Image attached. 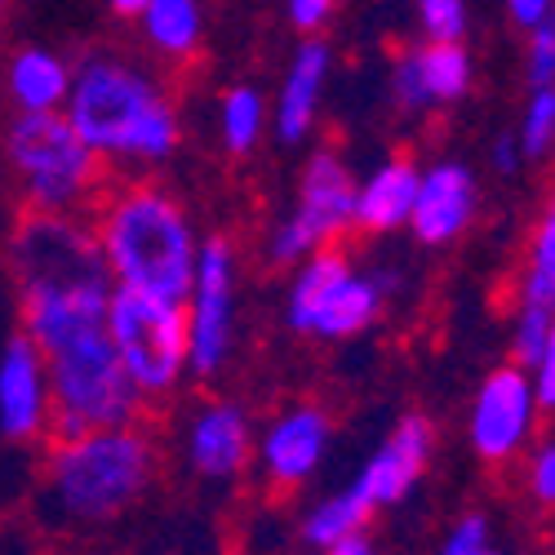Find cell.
<instances>
[{
  "mask_svg": "<svg viewBox=\"0 0 555 555\" xmlns=\"http://www.w3.org/2000/svg\"><path fill=\"white\" fill-rule=\"evenodd\" d=\"M50 391H44V356L31 338H14L0 364V427L14 440L44 431Z\"/></svg>",
  "mask_w": 555,
  "mask_h": 555,
  "instance_id": "cell-10",
  "label": "cell"
},
{
  "mask_svg": "<svg viewBox=\"0 0 555 555\" xmlns=\"http://www.w3.org/2000/svg\"><path fill=\"white\" fill-rule=\"evenodd\" d=\"M325 440L330 423L320 409H298L285 423H275V431L267 436V472L275 489H294L298 480H307L320 453H325Z\"/></svg>",
  "mask_w": 555,
  "mask_h": 555,
  "instance_id": "cell-13",
  "label": "cell"
},
{
  "mask_svg": "<svg viewBox=\"0 0 555 555\" xmlns=\"http://www.w3.org/2000/svg\"><path fill=\"white\" fill-rule=\"evenodd\" d=\"M529 80L538 85H555V18L546 14L538 27H529Z\"/></svg>",
  "mask_w": 555,
  "mask_h": 555,
  "instance_id": "cell-25",
  "label": "cell"
},
{
  "mask_svg": "<svg viewBox=\"0 0 555 555\" xmlns=\"http://www.w3.org/2000/svg\"><path fill=\"white\" fill-rule=\"evenodd\" d=\"M289 10H294V23H298L302 31H311V27H320V23L330 18L334 0H289Z\"/></svg>",
  "mask_w": 555,
  "mask_h": 555,
  "instance_id": "cell-30",
  "label": "cell"
},
{
  "mask_svg": "<svg viewBox=\"0 0 555 555\" xmlns=\"http://www.w3.org/2000/svg\"><path fill=\"white\" fill-rule=\"evenodd\" d=\"M418 14L431 40H457L462 27H467V10L462 0H418Z\"/></svg>",
  "mask_w": 555,
  "mask_h": 555,
  "instance_id": "cell-26",
  "label": "cell"
},
{
  "mask_svg": "<svg viewBox=\"0 0 555 555\" xmlns=\"http://www.w3.org/2000/svg\"><path fill=\"white\" fill-rule=\"evenodd\" d=\"M418 169L409 160H391L383 165L374 178L364 182V192L356 196V222L364 231H391L400 222H409L413 201H418Z\"/></svg>",
  "mask_w": 555,
  "mask_h": 555,
  "instance_id": "cell-14",
  "label": "cell"
},
{
  "mask_svg": "<svg viewBox=\"0 0 555 555\" xmlns=\"http://www.w3.org/2000/svg\"><path fill=\"white\" fill-rule=\"evenodd\" d=\"M533 409H538V391L520 369H498V374H489L476 396V409H472L476 453L489 462L512 457L533 427Z\"/></svg>",
  "mask_w": 555,
  "mask_h": 555,
  "instance_id": "cell-8",
  "label": "cell"
},
{
  "mask_svg": "<svg viewBox=\"0 0 555 555\" xmlns=\"http://www.w3.org/2000/svg\"><path fill=\"white\" fill-rule=\"evenodd\" d=\"M10 85H14V99L27 112H50L67 94V72H63L59 59L40 54V50H27L10 67Z\"/></svg>",
  "mask_w": 555,
  "mask_h": 555,
  "instance_id": "cell-18",
  "label": "cell"
},
{
  "mask_svg": "<svg viewBox=\"0 0 555 555\" xmlns=\"http://www.w3.org/2000/svg\"><path fill=\"white\" fill-rule=\"evenodd\" d=\"M378 506H374V498H369L360 485H351L347 493H338L334 502H325L320 512L307 520V538L315 542V546H334L338 538H347V533H364V525H369V516H374Z\"/></svg>",
  "mask_w": 555,
  "mask_h": 555,
  "instance_id": "cell-19",
  "label": "cell"
},
{
  "mask_svg": "<svg viewBox=\"0 0 555 555\" xmlns=\"http://www.w3.org/2000/svg\"><path fill=\"white\" fill-rule=\"evenodd\" d=\"M551 320H555V307H533V302H525L520 330H516V360H520V364H538V356H542V347H546V334H551Z\"/></svg>",
  "mask_w": 555,
  "mask_h": 555,
  "instance_id": "cell-24",
  "label": "cell"
},
{
  "mask_svg": "<svg viewBox=\"0 0 555 555\" xmlns=\"http://www.w3.org/2000/svg\"><path fill=\"white\" fill-rule=\"evenodd\" d=\"M10 156L36 209H67L99 188V152L54 112H27L10 129Z\"/></svg>",
  "mask_w": 555,
  "mask_h": 555,
  "instance_id": "cell-5",
  "label": "cell"
},
{
  "mask_svg": "<svg viewBox=\"0 0 555 555\" xmlns=\"http://www.w3.org/2000/svg\"><path fill=\"white\" fill-rule=\"evenodd\" d=\"M262 125V103L254 89H231L227 103H222V133H227V147L231 152H249L254 138Z\"/></svg>",
  "mask_w": 555,
  "mask_h": 555,
  "instance_id": "cell-22",
  "label": "cell"
},
{
  "mask_svg": "<svg viewBox=\"0 0 555 555\" xmlns=\"http://www.w3.org/2000/svg\"><path fill=\"white\" fill-rule=\"evenodd\" d=\"M356 222V188H351V173L338 156L320 152L311 156L307 165V178H302V201H298V214L294 222L275 236V258L289 262L315 245H325L330 236H338L343 227Z\"/></svg>",
  "mask_w": 555,
  "mask_h": 555,
  "instance_id": "cell-7",
  "label": "cell"
},
{
  "mask_svg": "<svg viewBox=\"0 0 555 555\" xmlns=\"http://www.w3.org/2000/svg\"><path fill=\"white\" fill-rule=\"evenodd\" d=\"M378 285L351 275L343 254H315L289 298V325L320 338H351L378 315Z\"/></svg>",
  "mask_w": 555,
  "mask_h": 555,
  "instance_id": "cell-6",
  "label": "cell"
},
{
  "mask_svg": "<svg viewBox=\"0 0 555 555\" xmlns=\"http://www.w3.org/2000/svg\"><path fill=\"white\" fill-rule=\"evenodd\" d=\"M409 59H413V67H418L427 103H449V99L467 94L472 59H467V50H462L457 40H431V44H423V50H413Z\"/></svg>",
  "mask_w": 555,
  "mask_h": 555,
  "instance_id": "cell-17",
  "label": "cell"
},
{
  "mask_svg": "<svg viewBox=\"0 0 555 555\" xmlns=\"http://www.w3.org/2000/svg\"><path fill=\"white\" fill-rule=\"evenodd\" d=\"M555 143V85H538L533 103L525 112V129H520V152L525 156H542Z\"/></svg>",
  "mask_w": 555,
  "mask_h": 555,
  "instance_id": "cell-23",
  "label": "cell"
},
{
  "mask_svg": "<svg viewBox=\"0 0 555 555\" xmlns=\"http://www.w3.org/2000/svg\"><path fill=\"white\" fill-rule=\"evenodd\" d=\"M249 453L245 418L236 409H209L201 413V423L192 431V457L205 476H231L241 472V462Z\"/></svg>",
  "mask_w": 555,
  "mask_h": 555,
  "instance_id": "cell-15",
  "label": "cell"
},
{
  "mask_svg": "<svg viewBox=\"0 0 555 555\" xmlns=\"http://www.w3.org/2000/svg\"><path fill=\"white\" fill-rule=\"evenodd\" d=\"M147 36L160 44L165 54H192L201 36V14L196 0H147Z\"/></svg>",
  "mask_w": 555,
  "mask_h": 555,
  "instance_id": "cell-20",
  "label": "cell"
},
{
  "mask_svg": "<svg viewBox=\"0 0 555 555\" xmlns=\"http://www.w3.org/2000/svg\"><path fill=\"white\" fill-rule=\"evenodd\" d=\"M493 542H489V525L480 516H467V520H457L453 525V538L444 542L449 555H485Z\"/></svg>",
  "mask_w": 555,
  "mask_h": 555,
  "instance_id": "cell-27",
  "label": "cell"
},
{
  "mask_svg": "<svg viewBox=\"0 0 555 555\" xmlns=\"http://www.w3.org/2000/svg\"><path fill=\"white\" fill-rule=\"evenodd\" d=\"M506 10L520 27H538L546 14H551V0H506Z\"/></svg>",
  "mask_w": 555,
  "mask_h": 555,
  "instance_id": "cell-31",
  "label": "cell"
},
{
  "mask_svg": "<svg viewBox=\"0 0 555 555\" xmlns=\"http://www.w3.org/2000/svg\"><path fill=\"white\" fill-rule=\"evenodd\" d=\"M493 165H498L502 173H512V169L520 165V138H502V143L493 147Z\"/></svg>",
  "mask_w": 555,
  "mask_h": 555,
  "instance_id": "cell-32",
  "label": "cell"
},
{
  "mask_svg": "<svg viewBox=\"0 0 555 555\" xmlns=\"http://www.w3.org/2000/svg\"><path fill=\"white\" fill-rule=\"evenodd\" d=\"M107 325L138 391H169L192 360V320L182 315V302L120 285L107 307Z\"/></svg>",
  "mask_w": 555,
  "mask_h": 555,
  "instance_id": "cell-4",
  "label": "cell"
},
{
  "mask_svg": "<svg viewBox=\"0 0 555 555\" xmlns=\"http://www.w3.org/2000/svg\"><path fill=\"white\" fill-rule=\"evenodd\" d=\"M156 453L125 427H94L54 453V485L72 516L107 520L147 489Z\"/></svg>",
  "mask_w": 555,
  "mask_h": 555,
  "instance_id": "cell-3",
  "label": "cell"
},
{
  "mask_svg": "<svg viewBox=\"0 0 555 555\" xmlns=\"http://www.w3.org/2000/svg\"><path fill=\"white\" fill-rule=\"evenodd\" d=\"M538 383H533V391H538V404H546V409H555V320H551V334H546V347H542V356H538Z\"/></svg>",
  "mask_w": 555,
  "mask_h": 555,
  "instance_id": "cell-28",
  "label": "cell"
},
{
  "mask_svg": "<svg viewBox=\"0 0 555 555\" xmlns=\"http://www.w3.org/2000/svg\"><path fill=\"white\" fill-rule=\"evenodd\" d=\"M525 302L533 307H555V201L538 222L533 236V267H529V285H525Z\"/></svg>",
  "mask_w": 555,
  "mask_h": 555,
  "instance_id": "cell-21",
  "label": "cell"
},
{
  "mask_svg": "<svg viewBox=\"0 0 555 555\" xmlns=\"http://www.w3.org/2000/svg\"><path fill=\"white\" fill-rule=\"evenodd\" d=\"M227 320H231V249L227 241L205 245L196 267V311H192V364L201 374L227 351Z\"/></svg>",
  "mask_w": 555,
  "mask_h": 555,
  "instance_id": "cell-9",
  "label": "cell"
},
{
  "mask_svg": "<svg viewBox=\"0 0 555 555\" xmlns=\"http://www.w3.org/2000/svg\"><path fill=\"white\" fill-rule=\"evenodd\" d=\"M529 485H533V493H538L546 506H555V444H546V449L533 457Z\"/></svg>",
  "mask_w": 555,
  "mask_h": 555,
  "instance_id": "cell-29",
  "label": "cell"
},
{
  "mask_svg": "<svg viewBox=\"0 0 555 555\" xmlns=\"http://www.w3.org/2000/svg\"><path fill=\"white\" fill-rule=\"evenodd\" d=\"M112 5H116L120 14H143V10H147V0H112Z\"/></svg>",
  "mask_w": 555,
  "mask_h": 555,
  "instance_id": "cell-34",
  "label": "cell"
},
{
  "mask_svg": "<svg viewBox=\"0 0 555 555\" xmlns=\"http://www.w3.org/2000/svg\"><path fill=\"white\" fill-rule=\"evenodd\" d=\"M325 67H330L325 44H302V54L294 59V72L285 80V94H281V138L285 143H298L307 133L320 85H325Z\"/></svg>",
  "mask_w": 555,
  "mask_h": 555,
  "instance_id": "cell-16",
  "label": "cell"
},
{
  "mask_svg": "<svg viewBox=\"0 0 555 555\" xmlns=\"http://www.w3.org/2000/svg\"><path fill=\"white\" fill-rule=\"evenodd\" d=\"M427 453H431V427L423 418H404L400 431L374 453V462H369L356 485L374 498V506H391L423 476Z\"/></svg>",
  "mask_w": 555,
  "mask_h": 555,
  "instance_id": "cell-12",
  "label": "cell"
},
{
  "mask_svg": "<svg viewBox=\"0 0 555 555\" xmlns=\"http://www.w3.org/2000/svg\"><path fill=\"white\" fill-rule=\"evenodd\" d=\"M476 209V182L462 165H436L431 173L418 178V201H413V231L427 245H444L453 241L462 227L472 222Z\"/></svg>",
  "mask_w": 555,
  "mask_h": 555,
  "instance_id": "cell-11",
  "label": "cell"
},
{
  "mask_svg": "<svg viewBox=\"0 0 555 555\" xmlns=\"http://www.w3.org/2000/svg\"><path fill=\"white\" fill-rule=\"evenodd\" d=\"M72 125L94 152L165 156L173 147V112L138 72L120 63H89L72 89Z\"/></svg>",
  "mask_w": 555,
  "mask_h": 555,
  "instance_id": "cell-2",
  "label": "cell"
},
{
  "mask_svg": "<svg viewBox=\"0 0 555 555\" xmlns=\"http://www.w3.org/2000/svg\"><path fill=\"white\" fill-rule=\"evenodd\" d=\"M330 551H334V555H364V551H369V542H364L360 533H347V538H338Z\"/></svg>",
  "mask_w": 555,
  "mask_h": 555,
  "instance_id": "cell-33",
  "label": "cell"
},
{
  "mask_svg": "<svg viewBox=\"0 0 555 555\" xmlns=\"http://www.w3.org/2000/svg\"><path fill=\"white\" fill-rule=\"evenodd\" d=\"M99 245L107 267L120 275V285L147 289L169 302H182L196 285L188 218L156 188L116 192L99 222Z\"/></svg>",
  "mask_w": 555,
  "mask_h": 555,
  "instance_id": "cell-1",
  "label": "cell"
}]
</instances>
